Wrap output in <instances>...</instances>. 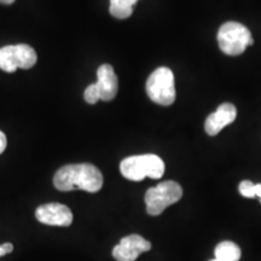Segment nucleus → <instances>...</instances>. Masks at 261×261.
Returning <instances> with one entry per match:
<instances>
[{
    "label": "nucleus",
    "mask_w": 261,
    "mask_h": 261,
    "mask_svg": "<svg viewBox=\"0 0 261 261\" xmlns=\"http://www.w3.org/2000/svg\"><path fill=\"white\" fill-rule=\"evenodd\" d=\"M138 0H110L109 11L113 17L119 19L128 18L133 12V6Z\"/></svg>",
    "instance_id": "obj_12"
},
{
    "label": "nucleus",
    "mask_w": 261,
    "mask_h": 261,
    "mask_svg": "<svg viewBox=\"0 0 261 261\" xmlns=\"http://www.w3.org/2000/svg\"><path fill=\"white\" fill-rule=\"evenodd\" d=\"M54 185L60 191H73L75 189H80L94 194L103 187V174L91 163L67 165L56 172Z\"/></svg>",
    "instance_id": "obj_1"
},
{
    "label": "nucleus",
    "mask_w": 261,
    "mask_h": 261,
    "mask_svg": "<svg viewBox=\"0 0 261 261\" xmlns=\"http://www.w3.org/2000/svg\"><path fill=\"white\" fill-rule=\"evenodd\" d=\"M35 217L39 223L51 226H69L73 223V213L67 205L61 203H46L38 207Z\"/></svg>",
    "instance_id": "obj_7"
},
{
    "label": "nucleus",
    "mask_w": 261,
    "mask_h": 261,
    "mask_svg": "<svg viewBox=\"0 0 261 261\" xmlns=\"http://www.w3.org/2000/svg\"><path fill=\"white\" fill-rule=\"evenodd\" d=\"M215 259L219 261H238L241 259V249L237 244L224 241L215 248Z\"/></svg>",
    "instance_id": "obj_11"
},
{
    "label": "nucleus",
    "mask_w": 261,
    "mask_h": 261,
    "mask_svg": "<svg viewBox=\"0 0 261 261\" xmlns=\"http://www.w3.org/2000/svg\"><path fill=\"white\" fill-rule=\"evenodd\" d=\"M165 162L154 154L129 156L120 163V171L126 179L132 181H140L149 177L160 179L165 173Z\"/></svg>",
    "instance_id": "obj_2"
},
{
    "label": "nucleus",
    "mask_w": 261,
    "mask_h": 261,
    "mask_svg": "<svg viewBox=\"0 0 261 261\" xmlns=\"http://www.w3.org/2000/svg\"><path fill=\"white\" fill-rule=\"evenodd\" d=\"M151 243L139 234H129L123 237L117 246L114 247L113 256L116 261H136L142 253L149 252Z\"/></svg>",
    "instance_id": "obj_6"
},
{
    "label": "nucleus",
    "mask_w": 261,
    "mask_h": 261,
    "mask_svg": "<svg viewBox=\"0 0 261 261\" xmlns=\"http://www.w3.org/2000/svg\"><path fill=\"white\" fill-rule=\"evenodd\" d=\"M0 69L6 73H14L18 69L16 63L14 45H6L0 48Z\"/></svg>",
    "instance_id": "obj_13"
},
{
    "label": "nucleus",
    "mask_w": 261,
    "mask_h": 261,
    "mask_svg": "<svg viewBox=\"0 0 261 261\" xmlns=\"http://www.w3.org/2000/svg\"><path fill=\"white\" fill-rule=\"evenodd\" d=\"M97 86L100 93V99L110 102L116 97L119 84L115 70L110 64H102L97 70Z\"/></svg>",
    "instance_id": "obj_9"
},
{
    "label": "nucleus",
    "mask_w": 261,
    "mask_h": 261,
    "mask_svg": "<svg viewBox=\"0 0 261 261\" xmlns=\"http://www.w3.org/2000/svg\"><path fill=\"white\" fill-rule=\"evenodd\" d=\"M237 116L236 107L231 103H223L214 113L207 117L204 123L205 132L210 136H217L224 127L234 121Z\"/></svg>",
    "instance_id": "obj_8"
},
{
    "label": "nucleus",
    "mask_w": 261,
    "mask_h": 261,
    "mask_svg": "<svg viewBox=\"0 0 261 261\" xmlns=\"http://www.w3.org/2000/svg\"><path fill=\"white\" fill-rule=\"evenodd\" d=\"M252 33L246 25L238 22H226L218 32V44L220 50L228 56H238L253 45Z\"/></svg>",
    "instance_id": "obj_3"
},
{
    "label": "nucleus",
    "mask_w": 261,
    "mask_h": 261,
    "mask_svg": "<svg viewBox=\"0 0 261 261\" xmlns=\"http://www.w3.org/2000/svg\"><path fill=\"white\" fill-rule=\"evenodd\" d=\"M14 46L17 68H21V69H31L32 67H34L38 61L37 52H35L34 48L25 44H18L14 45Z\"/></svg>",
    "instance_id": "obj_10"
},
{
    "label": "nucleus",
    "mask_w": 261,
    "mask_h": 261,
    "mask_svg": "<svg viewBox=\"0 0 261 261\" xmlns=\"http://www.w3.org/2000/svg\"><path fill=\"white\" fill-rule=\"evenodd\" d=\"M84 98L89 104H96L98 100L100 99V93L99 90H98L97 84L90 85V86L85 90Z\"/></svg>",
    "instance_id": "obj_15"
},
{
    "label": "nucleus",
    "mask_w": 261,
    "mask_h": 261,
    "mask_svg": "<svg viewBox=\"0 0 261 261\" xmlns=\"http://www.w3.org/2000/svg\"><path fill=\"white\" fill-rule=\"evenodd\" d=\"M182 196V189L177 181L166 180L145 194L146 212L150 215H160L169 205L177 203Z\"/></svg>",
    "instance_id": "obj_5"
},
{
    "label": "nucleus",
    "mask_w": 261,
    "mask_h": 261,
    "mask_svg": "<svg viewBox=\"0 0 261 261\" xmlns=\"http://www.w3.org/2000/svg\"><path fill=\"white\" fill-rule=\"evenodd\" d=\"M211 261H219L218 259H214V260H211Z\"/></svg>",
    "instance_id": "obj_19"
},
{
    "label": "nucleus",
    "mask_w": 261,
    "mask_h": 261,
    "mask_svg": "<svg viewBox=\"0 0 261 261\" xmlns=\"http://www.w3.org/2000/svg\"><path fill=\"white\" fill-rule=\"evenodd\" d=\"M260 200H261V197H260Z\"/></svg>",
    "instance_id": "obj_20"
},
{
    "label": "nucleus",
    "mask_w": 261,
    "mask_h": 261,
    "mask_svg": "<svg viewBox=\"0 0 261 261\" xmlns=\"http://www.w3.org/2000/svg\"><path fill=\"white\" fill-rule=\"evenodd\" d=\"M14 250V246L11 243H4L0 246V257L6 255V254H10Z\"/></svg>",
    "instance_id": "obj_16"
},
{
    "label": "nucleus",
    "mask_w": 261,
    "mask_h": 261,
    "mask_svg": "<svg viewBox=\"0 0 261 261\" xmlns=\"http://www.w3.org/2000/svg\"><path fill=\"white\" fill-rule=\"evenodd\" d=\"M15 0H0V4H4V5H11L14 4Z\"/></svg>",
    "instance_id": "obj_18"
},
{
    "label": "nucleus",
    "mask_w": 261,
    "mask_h": 261,
    "mask_svg": "<svg viewBox=\"0 0 261 261\" xmlns=\"http://www.w3.org/2000/svg\"><path fill=\"white\" fill-rule=\"evenodd\" d=\"M6 145H8V140H6V136L0 130V154L4 152L6 149Z\"/></svg>",
    "instance_id": "obj_17"
},
{
    "label": "nucleus",
    "mask_w": 261,
    "mask_h": 261,
    "mask_svg": "<svg viewBox=\"0 0 261 261\" xmlns=\"http://www.w3.org/2000/svg\"><path fill=\"white\" fill-rule=\"evenodd\" d=\"M146 93L150 99L160 106H171L174 103L175 97V85L174 74L169 68L161 67L152 71L146 81Z\"/></svg>",
    "instance_id": "obj_4"
},
{
    "label": "nucleus",
    "mask_w": 261,
    "mask_h": 261,
    "mask_svg": "<svg viewBox=\"0 0 261 261\" xmlns=\"http://www.w3.org/2000/svg\"><path fill=\"white\" fill-rule=\"evenodd\" d=\"M240 194L247 198H253L257 196L261 197V184H254L249 180H243L238 187Z\"/></svg>",
    "instance_id": "obj_14"
}]
</instances>
